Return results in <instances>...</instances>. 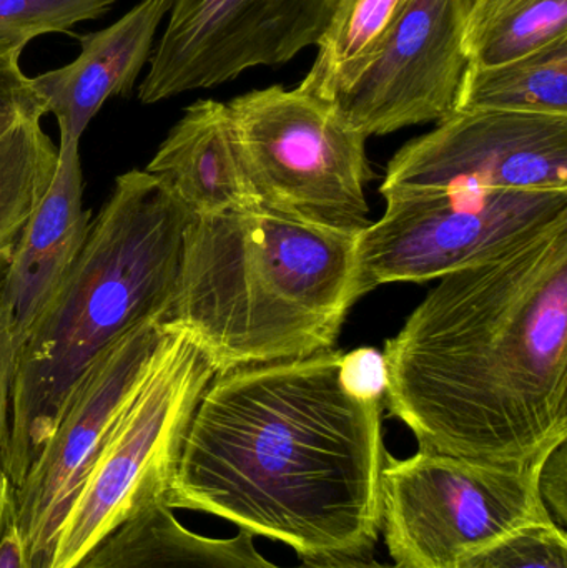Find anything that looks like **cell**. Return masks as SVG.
I'll use <instances>...</instances> for the list:
<instances>
[{
	"label": "cell",
	"instance_id": "cell-1",
	"mask_svg": "<svg viewBox=\"0 0 567 568\" xmlns=\"http://www.w3.org/2000/svg\"><path fill=\"white\" fill-rule=\"evenodd\" d=\"M342 353L220 371L165 497L285 544L300 560L373 556L382 532V400L346 389Z\"/></svg>",
	"mask_w": 567,
	"mask_h": 568
},
{
	"label": "cell",
	"instance_id": "cell-2",
	"mask_svg": "<svg viewBox=\"0 0 567 568\" xmlns=\"http://www.w3.org/2000/svg\"><path fill=\"white\" fill-rule=\"evenodd\" d=\"M385 399L418 450L529 464L567 440V220L443 276L386 341Z\"/></svg>",
	"mask_w": 567,
	"mask_h": 568
},
{
	"label": "cell",
	"instance_id": "cell-3",
	"mask_svg": "<svg viewBox=\"0 0 567 568\" xmlns=\"http://www.w3.org/2000/svg\"><path fill=\"white\" fill-rule=\"evenodd\" d=\"M356 236L259 206L192 216L163 327L216 373L332 351L356 303Z\"/></svg>",
	"mask_w": 567,
	"mask_h": 568
},
{
	"label": "cell",
	"instance_id": "cell-4",
	"mask_svg": "<svg viewBox=\"0 0 567 568\" xmlns=\"http://www.w3.org/2000/svg\"><path fill=\"white\" fill-rule=\"evenodd\" d=\"M190 219L145 170L115 180L69 278L20 347L2 460L13 489L42 453L90 364L140 321L165 317Z\"/></svg>",
	"mask_w": 567,
	"mask_h": 568
},
{
	"label": "cell",
	"instance_id": "cell-5",
	"mask_svg": "<svg viewBox=\"0 0 567 568\" xmlns=\"http://www.w3.org/2000/svg\"><path fill=\"white\" fill-rule=\"evenodd\" d=\"M179 329L163 336L73 499L45 568H75L120 527L165 504L200 397L215 376Z\"/></svg>",
	"mask_w": 567,
	"mask_h": 568
},
{
	"label": "cell",
	"instance_id": "cell-6",
	"mask_svg": "<svg viewBox=\"0 0 567 568\" xmlns=\"http://www.w3.org/2000/svg\"><path fill=\"white\" fill-rule=\"evenodd\" d=\"M546 456L529 464L428 450L386 457L382 530L395 566L463 568L522 530L556 526L539 487Z\"/></svg>",
	"mask_w": 567,
	"mask_h": 568
},
{
	"label": "cell",
	"instance_id": "cell-7",
	"mask_svg": "<svg viewBox=\"0 0 567 568\" xmlns=\"http://www.w3.org/2000/svg\"><path fill=\"white\" fill-rule=\"evenodd\" d=\"M226 106L259 209L352 235L372 225L366 136L330 103L273 85Z\"/></svg>",
	"mask_w": 567,
	"mask_h": 568
},
{
	"label": "cell",
	"instance_id": "cell-8",
	"mask_svg": "<svg viewBox=\"0 0 567 568\" xmlns=\"http://www.w3.org/2000/svg\"><path fill=\"white\" fill-rule=\"evenodd\" d=\"M567 220V192H452L386 202L356 236V301L376 286L428 282L512 252Z\"/></svg>",
	"mask_w": 567,
	"mask_h": 568
},
{
	"label": "cell",
	"instance_id": "cell-9",
	"mask_svg": "<svg viewBox=\"0 0 567 568\" xmlns=\"http://www.w3.org/2000/svg\"><path fill=\"white\" fill-rule=\"evenodd\" d=\"M340 0H172L139 87L145 105L290 62L325 36Z\"/></svg>",
	"mask_w": 567,
	"mask_h": 568
},
{
	"label": "cell",
	"instance_id": "cell-10",
	"mask_svg": "<svg viewBox=\"0 0 567 568\" xmlns=\"http://www.w3.org/2000/svg\"><path fill=\"white\" fill-rule=\"evenodd\" d=\"M452 192H567V116L453 112L389 162L386 202Z\"/></svg>",
	"mask_w": 567,
	"mask_h": 568
},
{
	"label": "cell",
	"instance_id": "cell-11",
	"mask_svg": "<svg viewBox=\"0 0 567 568\" xmlns=\"http://www.w3.org/2000/svg\"><path fill=\"white\" fill-rule=\"evenodd\" d=\"M162 323L146 317L99 354L73 387L26 479L13 489L17 530L40 568L49 564L73 499L149 369L163 336Z\"/></svg>",
	"mask_w": 567,
	"mask_h": 568
},
{
	"label": "cell",
	"instance_id": "cell-12",
	"mask_svg": "<svg viewBox=\"0 0 567 568\" xmlns=\"http://www.w3.org/2000/svg\"><path fill=\"white\" fill-rule=\"evenodd\" d=\"M472 3L415 0L378 52L326 103L366 139L448 119L468 69Z\"/></svg>",
	"mask_w": 567,
	"mask_h": 568
},
{
	"label": "cell",
	"instance_id": "cell-13",
	"mask_svg": "<svg viewBox=\"0 0 567 568\" xmlns=\"http://www.w3.org/2000/svg\"><path fill=\"white\" fill-rule=\"evenodd\" d=\"M80 146H60L55 175L13 250L0 294L22 347L37 321L69 278L89 239L92 213L83 209Z\"/></svg>",
	"mask_w": 567,
	"mask_h": 568
},
{
	"label": "cell",
	"instance_id": "cell-14",
	"mask_svg": "<svg viewBox=\"0 0 567 568\" xmlns=\"http://www.w3.org/2000/svg\"><path fill=\"white\" fill-rule=\"evenodd\" d=\"M170 7L172 0H142L112 26L83 36L73 62L33 77L47 113L59 122L60 146H80L103 103L110 97L130 95Z\"/></svg>",
	"mask_w": 567,
	"mask_h": 568
},
{
	"label": "cell",
	"instance_id": "cell-15",
	"mask_svg": "<svg viewBox=\"0 0 567 568\" xmlns=\"http://www.w3.org/2000/svg\"><path fill=\"white\" fill-rule=\"evenodd\" d=\"M145 172L192 216L256 209L226 103L196 100L172 126Z\"/></svg>",
	"mask_w": 567,
	"mask_h": 568
},
{
	"label": "cell",
	"instance_id": "cell-16",
	"mask_svg": "<svg viewBox=\"0 0 567 568\" xmlns=\"http://www.w3.org/2000/svg\"><path fill=\"white\" fill-rule=\"evenodd\" d=\"M75 568H283L256 550L240 530L216 539L186 529L165 504L150 507L120 527Z\"/></svg>",
	"mask_w": 567,
	"mask_h": 568
},
{
	"label": "cell",
	"instance_id": "cell-17",
	"mask_svg": "<svg viewBox=\"0 0 567 568\" xmlns=\"http://www.w3.org/2000/svg\"><path fill=\"white\" fill-rule=\"evenodd\" d=\"M455 112L567 116V39L485 69H466Z\"/></svg>",
	"mask_w": 567,
	"mask_h": 568
},
{
	"label": "cell",
	"instance_id": "cell-18",
	"mask_svg": "<svg viewBox=\"0 0 567 568\" xmlns=\"http://www.w3.org/2000/svg\"><path fill=\"white\" fill-rule=\"evenodd\" d=\"M415 0H340L300 92L330 102L378 52Z\"/></svg>",
	"mask_w": 567,
	"mask_h": 568
},
{
	"label": "cell",
	"instance_id": "cell-19",
	"mask_svg": "<svg viewBox=\"0 0 567 568\" xmlns=\"http://www.w3.org/2000/svg\"><path fill=\"white\" fill-rule=\"evenodd\" d=\"M567 39V0H473L468 67L502 65Z\"/></svg>",
	"mask_w": 567,
	"mask_h": 568
},
{
	"label": "cell",
	"instance_id": "cell-20",
	"mask_svg": "<svg viewBox=\"0 0 567 568\" xmlns=\"http://www.w3.org/2000/svg\"><path fill=\"white\" fill-rule=\"evenodd\" d=\"M57 163L59 146L40 120L22 123L0 140V280L23 226L52 183Z\"/></svg>",
	"mask_w": 567,
	"mask_h": 568
},
{
	"label": "cell",
	"instance_id": "cell-21",
	"mask_svg": "<svg viewBox=\"0 0 567 568\" xmlns=\"http://www.w3.org/2000/svg\"><path fill=\"white\" fill-rule=\"evenodd\" d=\"M117 0H0V43L22 47L109 12Z\"/></svg>",
	"mask_w": 567,
	"mask_h": 568
},
{
	"label": "cell",
	"instance_id": "cell-22",
	"mask_svg": "<svg viewBox=\"0 0 567 568\" xmlns=\"http://www.w3.org/2000/svg\"><path fill=\"white\" fill-rule=\"evenodd\" d=\"M463 568H567L566 530L558 526L522 530Z\"/></svg>",
	"mask_w": 567,
	"mask_h": 568
},
{
	"label": "cell",
	"instance_id": "cell-23",
	"mask_svg": "<svg viewBox=\"0 0 567 568\" xmlns=\"http://www.w3.org/2000/svg\"><path fill=\"white\" fill-rule=\"evenodd\" d=\"M22 47L0 43V140L17 126L42 120L47 105L20 69Z\"/></svg>",
	"mask_w": 567,
	"mask_h": 568
},
{
	"label": "cell",
	"instance_id": "cell-24",
	"mask_svg": "<svg viewBox=\"0 0 567 568\" xmlns=\"http://www.w3.org/2000/svg\"><path fill=\"white\" fill-rule=\"evenodd\" d=\"M20 346L13 331L12 316L0 294V459L6 457L10 443L12 389L19 364Z\"/></svg>",
	"mask_w": 567,
	"mask_h": 568
},
{
	"label": "cell",
	"instance_id": "cell-25",
	"mask_svg": "<svg viewBox=\"0 0 567 568\" xmlns=\"http://www.w3.org/2000/svg\"><path fill=\"white\" fill-rule=\"evenodd\" d=\"M342 379L346 389L355 396L383 400L386 390V364L382 351L360 347L343 354Z\"/></svg>",
	"mask_w": 567,
	"mask_h": 568
},
{
	"label": "cell",
	"instance_id": "cell-26",
	"mask_svg": "<svg viewBox=\"0 0 567 568\" xmlns=\"http://www.w3.org/2000/svg\"><path fill=\"white\" fill-rule=\"evenodd\" d=\"M566 480H567V440L556 446L546 456L543 463L541 487L543 500L551 514L556 526L566 530L567 504H566Z\"/></svg>",
	"mask_w": 567,
	"mask_h": 568
},
{
	"label": "cell",
	"instance_id": "cell-27",
	"mask_svg": "<svg viewBox=\"0 0 567 568\" xmlns=\"http://www.w3.org/2000/svg\"><path fill=\"white\" fill-rule=\"evenodd\" d=\"M0 568H40L23 544L16 523L0 540Z\"/></svg>",
	"mask_w": 567,
	"mask_h": 568
},
{
	"label": "cell",
	"instance_id": "cell-28",
	"mask_svg": "<svg viewBox=\"0 0 567 568\" xmlns=\"http://www.w3.org/2000/svg\"><path fill=\"white\" fill-rule=\"evenodd\" d=\"M16 523V504H13V486L3 469L0 459V540L12 524Z\"/></svg>",
	"mask_w": 567,
	"mask_h": 568
},
{
	"label": "cell",
	"instance_id": "cell-29",
	"mask_svg": "<svg viewBox=\"0 0 567 568\" xmlns=\"http://www.w3.org/2000/svg\"><path fill=\"white\" fill-rule=\"evenodd\" d=\"M292 568H399L388 564L376 562L373 557L366 559H353V557H335V559L302 560L300 566Z\"/></svg>",
	"mask_w": 567,
	"mask_h": 568
}]
</instances>
